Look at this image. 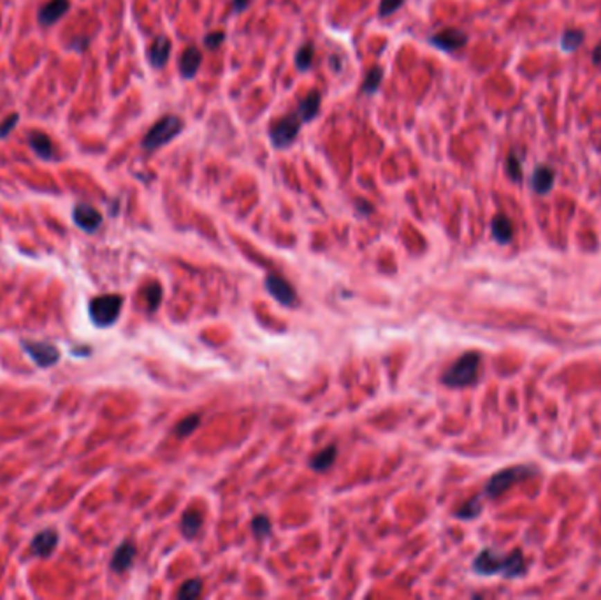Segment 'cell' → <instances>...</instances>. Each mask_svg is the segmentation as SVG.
I'll return each mask as SVG.
<instances>
[{
	"instance_id": "6da1fadb",
	"label": "cell",
	"mask_w": 601,
	"mask_h": 600,
	"mask_svg": "<svg viewBox=\"0 0 601 600\" xmlns=\"http://www.w3.org/2000/svg\"><path fill=\"white\" fill-rule=\"evenodd\" d=\"M473 569L482 576L519 577L524 574L526 565L521 551H512L510 554H499L494 549H483L473 562Z\"/></svg>"
},
{
	"instance_id": "7a4b0ae2",
	"label": "cell",
	"mask_w": 601,
	"mask_h": 600,
	"mask_svg": "<svg viewBox=\"0 0 601 600\" xmlns=\"http://www.w3.org/2000/svg\"><path fill=\"white\" fill-rule=\"evenodd\" d=\"M183 129H185V122L178 115H171V113L164 115L150 127V130L143 138V148L146 152H155V150L169 145L172 139L178 138L183 132Z\"/></svg>"
},
{
	"instance_id": "3957f363",
	"label": "cell",
	"mask_w": 601,
	"mask_h": 600,
	"mask_svg": "<svg viewBox=\"0 0 601 600\" xmlns=\"http://www.w3.org/2000/svg\"><path fill=\"white\" fill-rule=\"evenodd\" d=\"M480 368V355L476 352H466L443 373V384L450 387H466L476 382Z\"/></svg>"
},
{
	"instance_id": "277c9868",
	"label": "cell",
	"mask_w": 601,
	"mask_h": 600,
	"mask_svg": "<svg viewBox=\"0 0 601 600\" xmlns=\"http://www.w3.org/2000/svg\"><path fill=\"white\" fill-rule=\"evenodd\" d=\"M300 127H303V122H300L299 115H297L296 111L290 113V115L274 120L269 125V141L271 145H273V148H289V146L296 141L297 136H299Z\"/></svg>"
},
{
	"instance_id": "5b68a950",
	"label": "cell",
	"mask_w": 601,
	"mask_h": 600,
	"mask_svg": "<svg viewBox=\"0 0 601 600\" xmlns=\"http://www.w3.org/2000/svg\"><path fill=\"white\" fill-rule=\"evenodd\" d=\"M122 296L118 294H104L91 299L88 310H90V317L93 324L100 326V328L113 324L118 319L120 312H122Z\"/></svg>"
},
{
	"instance_id": "8992f818",
	"label": "cell",
	"mask_w": 601,
	"mask_h": 600,
	"mask_svg": "<svg viewBox=\"0 0 601 600\" xmlns=\"http://www.w3.org/2000/svg\"><path fill=\"white\" fill-rule=\"evenodd\" d=\"M528 474H529V468H526V466H512V468H505V470L498 472V474H494L491 479H489L487 486H485V495L491 498L499 497V495L505 493L514 482L521 481V479L526 477Z\"/></svg>"
},
{
	"instance_id": "52a82bcc",
	"label": "cell",
	"mask_w": 601,
	"mask_h": 600,
	"mask_svg": "<svg viewBox=\"0 0 601 600\" xmlns=\"http://www.w3.org/2000/svg\"><path fill=\"white\" fill-rule=\"evenodd\" d=\"M468 42V35L459 28H443V30L436 32L429 37L431 46L438 48V50L447 51V53H454V51L460 50L466 46Z\"/></svg>"
},
{
	"instance_id": "ba28073f",
	"label": "cell",
	"mask_w": 601,
	"mask_h": 600,
	"mask_svg": "<svg viewBox=\"0 0 601 600\" xmlns=\"http://www.w3.org/2000/svg\"><path fill=\"white\" fill-rule=\"evenodd\" d=\"M23 348L30 355L32 360L39 364V367H51L58 361L60 358V352L55 345L46 344V342H23Z\"/></svg>"
},
{
	"instance_id": "9c48e42d",
	"label": "cell",
	"mask_w": 601,
	"mask_h": 600,
	"mask_svg": "<svg viewBox=\"0 0 601 600\" xmlns=\"http://www.w3.org/2000/svg\"><path fill=\"white\" fill-rule=\"evenodd\" d=\"M73 220L84 233H93L102 224V213L90 204H76L73 210Z\"/></svg>"
},
{
	"instance_id": "30bf717a",
	"label": "cell",
	"mask_w": 601,
	"mask_h": 600,
	"mask_svg": "<svg viewBox=\"0 0 601 600\" xmlns=\"http://www.w3.org/2000/svg\"><path fill=\"white\" fill-rule=\"evenodd\" d=\"M171 50L172 44L168 35H159V37L153 39V42L148 46V51H146V57H148V62L153 69L165 67L169 57H171Z\"/></svg>"
},
{
	"instance_id": "8fae6325",
	"label": "cell",
	"mask_w": 601,
	"mask_h": 600,
	"mask_svg": "<svg viewBox=\"0 0 601 600\" xmlns=\"http://www.w3.org/2000/svg\"><path fill=\"white\" fill-rule=\"evenodd\" d=\"M266 287H267V291H269V294L273 296L276 301L282 303V305L292 306L294 303L297 301V296H296V291H294V287L290 285L287 280H283L282 276L269 275L266 279Z\"/></svg>"
},
{
	"instance_id": "7c38bea8",
	"label": "cell",
	"mask_w": 601,
	"mask_h": 600,
	"mask_svg": "<svg viewBox=\"0 0 601 600\" xmlns=\"http://www.w3.org/2000/svg\"><path fill=\"white\" fill-rule=\"evenodd\" d=\"M69 9H71V0H48L37 12L39 24L42 27H51L64 18Z\"/></svg>"
},
{
	"instance_id": "4fadbf2b",
	"label": "cell",
	"mask_w": 601,
	"mask_h": 600,
	"mask_svg": "<svg viewBox=\"0 0 601 600\" xmlns=\"http://www.w3.org/2000/svg\"><path fill=\"white\" fill-rule=\"evenodd\" d=\"M202 65V53L197 46H188L183 50L181 57L178 62V69L181 78L185 80H192L195 78V74L199 73Z\"/></svg>"
},
{
	"instance_id": "5bb4252c",
	"label": "cell",
	"mask_w": 601,
	"mask_h": 600,
	"mask_svg": "<svg viewBox=\"0 0 601 600\" xmlns=\"http://www.w3.org/2000/svg\"><path fill=\"white\" fill-rule=\"evenodd\" d=\"M320 106H322V94L319 90H312L306 97L300 99V103L297 104L296 113L299 115L300 122L310 123L316 118V115L320 113Z\"/></svg>"
},
{
	"instance_id": "9a60e30c",
	"label": "cell",
	"mask_w": 601,
	"mask_h": 600,
	"mask_svg": "<svg viewBox=\"0 0 601 600\" xmlns=\"http://www.w3.org/2000/svg\"><path fill=\"white\" fill-rule=\"evenodd\" d=\"M27 143L37 157L44 159V161H50L53 157V141H51L50 136L41 132V130H30L27 134Z\"/></svg>"
},
{
	"instance_id": "2e32d148",
	"label": "cell",
	"mask_w": 601,
	"mask_h": 600,
	"mask_svg": "<svg viewBox=\"0 0 601 600\" xmlns=\"http://www.w3.org/2000/svg\"><path fill=\"white\" fill-rule=\"evenodd\" d=\"M57 542H58L57 531L44 530L34 537L30 549H32V553L37 554V556H41V558H48V556L53 553L55 547H57Z\"/></svg>"
},
{
	"instance_id": "e0dca14e",
	"label": "cell",
	"mask_w": 601,
	"mask_h": 600,
	"mask_svg": "<svg viewBox=\"0 0 601 600\" xmlns=\"http://www.w3.org/2000/svg\"><path fill=\"white\" fill-rule=\"evenodd\" d=\"M134 556H136V546L130 542H123L122 546L116 549L113 560H111V569L114 572H125L134 562Z\"/></svg>"
},
{
	"instance_id": "ac0fdd59",
	"label": "cell",
	"mask_w": 601,
	"mask_h": 600,
	"mask_svg": "<svg viewBox=\"0 0 601 600\" xmlns=\"http://www.w3.org/2000/svg\"><path fill=\"white\" fill-rule=\"evenodd\" d=\"M554 171L548 166H538L533 173V178H531V187L537 194H547L550 192L552 185H554Z\"/></svg>"
},
{
	"instance_id": "d6986e66",
	"label": "cell",
	"mask_w": 601,
	"mask_h": 600,
	"mask_svg": "<svg viewBox=\"0 0 601 600\" xmlns=\"http://www.w3.org/2000/svg\"><path fill=\"white\" fill-rule=\"evenodd\" d=\"M492 236L499 243H508V241L514 238V226H512V220L505 215H496L494 220L491 224Z\"/></svg>"
},
{
	"instance_id": "ffe728a7",
	"label": "cell",
	"mask_w": 601,
	"mask_h": 600,
	"mask_svg": "<svg viewBox=\"0 0 601 600\" xmlns=\"http://www.w3.org/2000/svg\"><path fill=\"white\" fill-rule=\"evenodd\" d=\"M202 527V518L197 511H187L181 518V531L187 539H194Z\"/></svg>"
},
{
	"instance_id": "44dd1931",
	"label": "cell",
	"mask_w": 601,
	"mask_h": 600,
	"mask_svg": "<svg viewBox=\"0 0 601 600\" xmlns=\"http://www.w3.org/2000/svg\"><path fill=\"white\" fill-rule=\"evenodd\" d=\"M336 455H338V449L334 448V445H329V448L322 449V451L319 452V455H315L312 458V461H310V465H312L313 470L316 472H323L328 470L329 466L334 463Z\"/></svg>"
},
{
	"instance_id": "7402d4cb",
	"label": "cell",
	"mask_w": 601,
	"mask_h": 600,
	"mask_svg": "<svg viewBox=\"0 0 601 600\" xmlns=\"http://www.w3.org/2000/svg\"><path fill=\"white\" fill-rule=\"evenodd\" d=\"M382 80H384V69L375 65L373 69H369L368 74H366L364 81H362L361 92L366 94V96H371V94H375L378 88H380Z\"/></svg>"
},
{
	"instance_id": "603a6c76",
	"label": "cell",
	"mask_w": 601,
	"mask_h": 600,
	"mask_svg": "<svg viewBox=\"0 0 601 600\" xmlns=\"http://www.w3.org/2000/svg\"><path fill=\"white\" fill-rule=\"evenodd\" d=\"M313 55H315V48H313V44H310V42L297 50L296 67H297V71H299V73H306V71L312 69Z\"/></svg>"
},
{
	"instance_id": "cb8c5ba5",
	"label": "cell",
	"mask_w": 601,
	"mask_h": 600,
	"mask_svg": "<svg viewBox=\"0 0 601 600\" xmlns=\"http://www.w3.org/2000/svg\"><path fill=\"white\" fill-rule=\"evenodd\" d=\"M584 32L580 30H566L563 34V37H561V48H563V51H566V53H571V51H575L577 48H580V44L584 42Z\"/></svg>"
},
{
	"instance_id": "d4e9b609",
	"label": "cell",
	"mask_w": 601,
	"mask_h": 600,
	"mask_svg": "<svg viewBox=\"0 0 601 600\" xmlns=\"http://www.w3.org/2000/svg\"><path fill=\"white\" fill-rule=\"evenodd\" d=\"M202 592V581L201 579H188L187 583H183V586L178 592V599L192 600L197 599Z\"/></svg>"
},
{
	"instance_id": "484cf974",
	"label": "cell",
	"mask_w": 601,
	"mask_h": 600,
	"mask_svg": "<svg viewBox=\"0 0 601 600\" xmlns=\"http://www.w3.org/2000/svg\"><path fill=\"white\" fill-rule=\"evenodd\" d=\"M199 425H201V417L195 416L194 414V416H188V417H185L183 421H179L178 426L174 428V433L178 436H187V435H190V433H194L195 430H197Z\"/></svg>"
},
{
	"instance_id": "4316f807",
	"label": "cell",
	"mask_w": 601,
	"mask_h": 600,
	"mask_svg": "<svg viewBox=\"0 0 601 600\" xmlns=\"http://www.w3.org/2000/svg\"><path fill=\"white\" fill-rule=\"evenodd\" d=\"M480 511H482V504L475 498V500H469L468 504L463 505V507L456 513V516L463 518V520H472V518L478 516Z\"/></svg>"
},
{
	"instance_id": "83f0119b",
	"label": "cell",
	"mask_w": 601,
	"mask_h": 600,
	"mask_svg": "<svg viewBox=\"0 0 601 600\" xmlns=\"http://www.w3.org/2000/svg\"><path fill=\"white\" fill-rule=\"evenodd\" d=\"M251 528H253V533H255L259 539H264L271 533V521L266 516H255L251 521Z\"/></svg>"
},
{
	"instance_id": "f1b7e54d",
	"label": "cell",
	"mask_w": 601,
	"mask_h": 600,
	"mask_svg": "<svg viewBox=\"0 0 601 600\" xmlns=\"http://www.w3.org/2000/svg\"><path fill=\"white\" fill-rule=\"evenodd\" d=\"M506 171H508V175H510L512 180H515V182L522 180V166H521V161H519V157L515 155V153H510V155H508V159H506Z\"/></svg>"
},
{
	"instance_id": "f546056e",
	"label": "cell",
	"mask_w": 601,
	"mask_h": 600,
	"mask_svg": "<svg viewBox=\"0 0 601 600\" xmlns=\"http://www.w3.org/2000/svg\"><path fill=\"white\" fill-rule=\"evenodd\" d=\"M224 41H225V32H222V30L208 32V34L204 35V46L211 51L217 50V48H220L222 44H224Z\"/></svg>"
},
{
	"instance_id": "4dcf8cb0",
	"label": "cell",
	"mask_w": 601,
	"mask_h": 600,
	"mask_svg": "<svg viewBox=\"0 0 601 600\" xmlns=\"http://www.w3.org/2000/svg\"><path fill=\"white\" fill-rule=\"evenodd\" d=\"M18 123H19L18 113H11V115H9L8 118L4 120V122H0V139L8 138L12 130L16 129V125H18Z\"/></svg>"
},
{
	"instance_id": "1f68e13d",
	"label": "cell",
	"mask_w": 601,
	"mask_h": 600,
	"mask_svg": "<svg viewBox=\"0 0 601 600\" xmlns=\"http://www.w3.org/2000/svg\"><path fill=\"white\" fill-rule=\"evenodd\" d=\"M404 4V0H382L380 8H378V15L380 16H391Z\"/></svg>"
},
{
	"instance_id": "d6a6232c",
	"label": "cell",
	"mask_w": 601,
	"mask_h": 600,
	"mask_svg": "<svg viewBox=\"0 0 601 600\" xmlns=\"http://www.w3.org/2000/svg\"><path fill=\"white\" fill-rule=\"evenodd\" d=\"M146 296H148V305L150 310H155L156 305L160 303V298H162V289H160L156 283H153L152 287H150V291L146 292Z\"/></svg>"
},
{
	"instance_id": "836d02e7",
	"label": "cell",
	"mask_w": 601,
	"mask_h": 600,
	"mask_svg": "<svg viewBox=\"0 0 601 600\" xmlns=\"http://www.w3.org/2000/svg\"><path fill=\"white\" fill-rule=\"evenodd\" d=\"M251 0H233L231 6H233V15H240V12L246 11L250 8Z\"/></svg>"
},
{
	"instance_id": "e575fe53",
	"label": "cell",
	"mask_w": 601,
	"mask_h": 600,
	"mask_svg": "<svg viewBox=\"0 0 601 600\" xmlns=\"http://www.w3.org/2000/svg\"><path fill=\"white\" fill-rule=\"evenodd\" d=\"M593 62L596 65H601V42L593 50Z\"/></svg>"
}]
</instances>
